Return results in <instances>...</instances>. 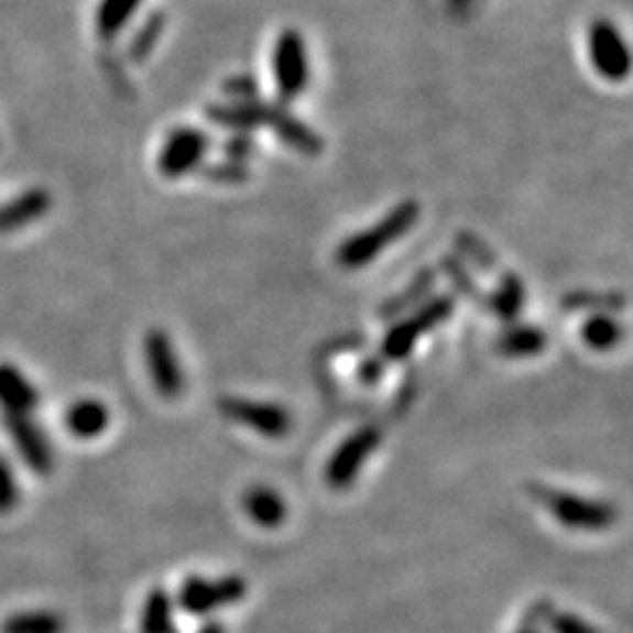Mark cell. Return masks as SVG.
<instances>
[{"label":"cell","instance_id":"19","mask_svg":"<svg viewBox=\"0 0 633 633\" xmlns=\"http://www.w3.org/2000/svg\"><path fill=\"white\" fill-rule=\"evenodd\" d=\"M547 331L533 324H514L495 338V352L506 359H531L545 352Z\"/></svg>","mask_w":633,"mask_h":633},{"label":"cell","instance_id":"9","mask_svg":"<svg viewBox=\"0 0 633 633\" xmlns=\"http://www.w3.org/2000/svg\"><path fill=\"white\" fill-rule=\"evenodd\" d=\"M143 359H146L151 383L162 400H178L186 388V375L181 371L174 342L167 331L151 329L143 336Z\"/></svg>","mask_w":633,"mask_h":633},{"label":"cell","instance_id":"25","mask_svg":"<svg viewBox=\"0 0 633 633\" xmlns=\"http://www.w3.org/2000/svg\"><path fill=\"white\" fill-rule=\"evenodd\" d=\"M564 310H585L591 315H614L626 307V298L620 292H570L560 301Z\"/></svg>","mask_w":633,"mask_h":633},{"label":"cell","instance_id":"8","mask_svg":"<svg viewBox=\"0 0 633 633\" xmlns=\"http://www.w3.org/2000/svg\"><path fill=\"white\" fill-rule=\"evenodd\" d=\"M209 137L195 127H176L162 141L157 170L165 178H181L197 172L209 153Z\"/></svg>","mask_w":633,"mask_h":633},{"label":"cell","instance_id":"20","mask_svg":"<svg viewBox=\"0 0 633 633\" xmlns=\"http://www.w3.org/2000/svg\"><path fill=\"white\" fill-rule=\"evenodd\" d=\"M141 633H178L174 622V599L167 589L155 587L146 593L139 612Z\"/></svg>","mask_w":633,"mask_h":633},{"label":"cell","instance_id":"1","mask_svg":"<svg viewBox=\"0 0 633 633\" xmlns=\"http://www.w3.org/2000/svg\"><path fill=\"white\" fill-rule=\"evenodd\" d=\"M421 219V205L415 200H404L388 211L375 226L354 232L336 249V263L346 270H359L373 263L380 253L402 240Z\"/></svg>","mask_w":633,"mask_h":633},{"label":"cell","instance_id":"3","mask_svg":"<svg viewBox=\"0 0 633 633\" xmlns=\"http://www.w3.org/2000/svg\"><path fill=\"white\" fill-rule=\"evenodd\" d=\"M454 310H456L454 296L448 294L429 296L423 305L415 307L413 313L392 324L390 331L383 338V346H380V357L385 361L406 359L413 352L415 342L421 340V336L441 327V324L454 315Z\"/></svg>","mask_w":633,"mask_h":633},{"label":"cell","instance_id":"23","mask_svg":"<svg viewBox=\"0 0 633 633\" xmlns=\"http://www.w3.org/2000/svg\"><path fill=\"white\" fill-rule=\"evenodd\" d=\"M143 0H99L97 6V33L101 41H113L118 33L132 22Z\"/></svg>","mask_w":633,"mask_h":633},{"label":"cell","instance_id":"5","mask_svg":"<svg viewBox=\"0 0 633 633\" xmlns=\"http://www.w3.org/2000/svg\"><path fill=\"white\" fill-rule=\"evenodd\" d=\"M273 78L284 103L303 97L310 83L305 39L298 29H284L273 45Z\"/></svg>","mask_w":633,"mask_h":633},{"label":"cell","instance_id":"21","mask_svg":"<svg viewBox=\"0 0 633 633\" xmlns=\"http://www.w3.org/2000/svg\"><path fill=\"white\" fill-rule=\"evenodd\" d=\"M68 624L59 610L33 608L12 612L0 624V633H66Z\"/></svg>","mask_w":633,"mask_h":633},{"label":"cell","instance_id":"37","mask_svg":"<svg viewBox=\"0 0 633 633\" xmlns=\"http://www.w3.org/2000/svg\"><path fill=\"white\" fill-rule=\"evenodd\" d=\"M516 633H537V629H533V626H526V629H519Z\"/></svg>","mask_w":633,"mask_h":633},{"label":"cell","instance_id":"11","mask_svg":"<svg viewBox=\"0 0 633 633\" xmlns=\"http://www.w3.org/2000/svg\"><path fill=\"white\" fill-rule=\"evenodd\" d=\"M587 50L596 74L605 80L620 83L631 70V54L620 29L608 20H596L587 33Z\"/></svg>","mask_w":633,"mask_h":633},{"label":"cell","instance_id":"33","mask_svg":"<svg viewBox=\"0 0 633 633\" xmlns=\"http://www.w3.org/2000/svg\"><path fill=\"white\" fill-rule=\"evenodd\" d=\"M223 153L232 162H247L257 153V141L249 132H234L230 139L223 141Z\"/></svg>","mask_w":633,"mask_h":633},{"label":"cell","instance_id":"34","mask_svg":"<svg viewBox=\"0 0 633 633\" xmlns=\"http://www.w3.org/2000/svg\"><path fill=\"white\" fill-rule=\"evenodd\" d=\"M383 373H385V359L383 357H367L357 369V375L364 385H375L378 380L383 378Z\"/></svg>","mask_w":633,"mask_h":633},{"label":"cell","instance_id":"15","mask_svg":"<svg viewBox=\"0 0 633 633\" xmlns=\"http://www.w3.org/2000/svg\"><path fill=\"white\" fill-rule=\"evenodd\" d=\"M111 425V408L97 396H80L64 411V427L80 441L97 439Z\"/></svg>","mask_w":633,"mask_h":633},{"label":"cell","instance_id":"2","mask_svg":"<svg viewBox=\"0 0 633 633\" xmlns=\"http://www.w3.org/2000/svg\"><path fill=\"white\" fill-rule=\"evenodd\" d=\"M533 495L545 504L549 514L570 531L582 533H603L614 526L618 510L605 500H593L587 495H577L570 491H556V488L533 485Z\"/></svg>","mask_w":633,"mask_h":633},{"label":"cell","instance_id":"17","mask_svg":"<svg viewBox=\"0 0 633 633\" xmlns=\"http://www.w3.org/2000/svg\"><path fill=\"white\" fill-rule=\"evenodd\" d=\"M268 106L270 101H263V99L209 103L205 113L214 124L228 127V130H234V132H251V130H257V127H265Z\"/></svg>","mask_w":633,"mask_h":633},{"label":"cell","instance_id":"26","mask_svg":"<svg viewBox=\"0 0 633 633\" xmlns=\"http://www.w3.org/2000/svg\"><path fill=\"white\" fill-rule=\"evenodd\" d=\"M624 336V327L612 315H591L582 324V340L591 350L605 352L618 346Z\"/></svg>","mask_w":633,"mask_h":633},{"label":"cell","instance_id":"29","mask_svg":"<svg viewBox=\"0 0 633 633\" xmlns=\"http://www.w3.org/2000/svg\"><path fill=\"white\" fill-rule=\"evenodd\" d=\"M22 502V485L12 462L0 454V516L12 514Z\"/></svg>","mask_w":633,"mask_h":633},{"label":"cell","instance_id":"30","mask_svg":"<svg viewBox=\"0 0 633 633\" xmlns=\"http://www.w3.org/2000/svg\"><path fill=\"white\" fill-rule=\"evenodd\" d=\"M203 176L214 186H242L249 178V170L244 162H211V165H203Z\"/></svg>","mask_w":633,"mask_h":633},{"label":"cell","instance_id":"18","mask_svg":"<svg viewBox=\"0 0 633 633\" xmlns=\"http://www.w3.org/2000/svg\"><path fill=\"white\" fill-rule=\"evenodd\" d=\"M242 506L247 516L257 523L259 528L273 531L284 526L288 516V504L280 491L270 485H251L242 498Z\"/></svg>","mask_w":633,"mask_h":633},{"label":"cell","instance_id":"31","mask_svg":"<svg viewBox=\"0 0 633 633\" xmlns=\"http://www.w3.org/2000/svg\"><path fill=\"white\" fill-rule=\"evenodd\" d=\"M547 626L552 633H603L599 626L572 612H549Z\"/></svg>","mask_w":633,"mask_h":633},{"label":"cell","instance_id":"28","mask_svg":"<svg viewBox=\"0 0 633 633\" xmlns=\"http://www.w3.org/2000/svg\"><path fill=\"white\" fill-rule=\"evenodd\" d=\"M441 270L446 273V277L450 280V284H454L465 298H469L472 303L485 307V296L479 292L477 282L469 277L467 268H465V261L460 257H444L441 259Z\"/></svg>","mask_w":633,"mask_h":633},{"label":"cell","instance_id":"27","mask_svg":"<svg viewBox=\"0 0 633 633\" xmlns=\"http://www.w3.org/2000/svg\"><path fill=\"white\" fill-rule=\"evenodd\" d=\"M456 247L460 251V257L469 263H474L479 270H495L498 265V257L493 253V249L488 247L479 234L474 232H469V230H460L456 234Z\"/></svg>","mask_w":633,"mask_h":633},{"label":"cell","instance_id":"32","mask_svg":"<svg viewBox=\"0 0 633 633\" xmlns=\"http://www.w3.org/2000/svg\"><path fill=\"white\" fill-rule=\"evenodd\" d=\"M221 89H223V95H226L230 101H257V99H261V95H259V83L253 80L251 76H247V74L226 78L223 85H221Z\"/></svg>","mask_w":633,"mask_h":633},{"label":"cell","instance_id":"14","mask_svg":"<svg viewBox=\"0 0 633 633\" xmlns=\"http://www.w3.org/2000/svg\"><path fill=\"white\" fill-rule=\"evenodd\" d=\"M52 209V195L45 188H29L12 200L0 205V234L24 230L26 226L41 221Z\"/></svg>","mask_w":633,"mask_h":633},{"label":"cell","instance_id":"7","mask_svg":"<svg viewBox=\"0 0 633 633\" xmlns=\"http://www.w3.org/2000/svg\"><path fill=\"white\" fill-rule=\"evenodd\" d=\"M219 411L228 421L244 425L265 439H284L294 429L292 413L275 402L249 400V396H223V400H219Z\"/></svg>","mask_w":633,"mask_h":633},{"label":"cell","instance_id":"4","mask_svg":"<svg viewBox=\"0 0 633 633\" xmlns=\"http://www.w3.org/2000/svg\"><path fill=\"white\" fill-rule=\"evenodd\" d=\"M247 580L240 575H223L209 580L203 575H190L178 587L176 603L178 608L193 614V618H205L221 608L240 603L247 596Z\"/></svg>","mask_w":633,"mask_h":633},{"label":"cell","instance_id":"13","mask_svg":"<svg viewBox=\"0 0 633 633\" xmlns=\"http://www.w3.org/2000/svg\"><path fill=\"white\" fill-rule=\"evenodd\" d=\"M39 406L41 392L26 373L12 361H0V408L3 413L33 415Z\"/></svg>","mask_w":633,"mask_h":633},{"label":"cell","instance_id":"35","mask_svg":"<svg viewBox=\"0 0 633 633\" xmlns=\"http://www.w3.org/2000/svg\"><path fill=\"white\" fill-rule=\"evenodd\" d=\"M197 633H226V626H223V622L207 620L200 629H197Z\"/></svg>","mask_w":633,"mask_h":633},{"label":"cell","instance_id":"12","mask_svg":"<svg viewBox=\"0 0 633 633\" xmlns=\"http://www.w3.org/2000/svg\"><path fill=\"white\" fill-rule=\"evenodd\" d=\"M265 127H270V130L282 139L284 146H288L305 157H315L324 151L321 137L315 130H310V127H307L301 118L288 113L282 103L268 106Z\"/></svg>","mask_w":633,"mask_h":633},{"label":"cell","instance_id":"10","mask_svg":"<svg viewBox=\"0 0 633 633\" xmlns=\"http://www.w3.org/2000/svg\"><path fill=\"white\" fill-rule=\"evenodd\" d=\"M3 425L8 437L20 454L22 462L31 469L33 474L50 477L54 472V448L45 434V429L33 421V415H17L3 413Z\"/></svg>","mask_w":633,"mask_h":633},{"label":"cell","instance_id":"24","mask_svg":"<svg viewBox=\"0 0 633 633\" xmlns=\"http://www.w3.org/2000/svg\"><path fill=\"white\" fill-rule=\"evenodd\" d=\"M167 29V14L162 10L151 12L146 20L141 22V26L137 29V33L127 43V57L132 62H146L151 57L153 47L157 45V41L162 39V33Z\"/></svg>","mask_w":633,"mask_h":633},{"label":"cell","instance_id":"6","mask_svg":"<svg viewBox=\"0 0 633 633\" xmlns=\"http://www.w3.org/2000/svg\"><path fill=\"white\" fill-rule=\"evenodd\" d=\"M380 441H383V434H380V429L373 425L352 432L348 439H342V444L327 460V467H324V481H327L334 491H346V488H350L357 481L367 460L378 450Z\"/></svg>","mask_w":633,"mask_h":633},{"label":"cell","instance_id":"22","mask_svg":"<svg viewBox=\"0 0 633 633\" xmlns=\"http://www.w3.org/2000/svg\"><path fill=\"white\" fill-rule=\"evenodd\" d=\"M526 305V286L514 273H504L491 296H485V310H491L500 321H514Z\"/></svg>","mask_w":633,"mask_h":633},{"label":"cell","instance_id":"16","mask_svg":"<svg viewBox=\"0 0 633 633\" xmlns=\"http://www.w3.org/2000/svg\"><path fill=\"white\" fill-rule=\"evenodd\" d=\"M434 286H437V273L432 268H423L400 294L390 296L383 305L378 307V317L383 321H396L413 313L415 307L423 305L429 296H434Z\"/></svg>","mask_w":633,"mask_h":633},{"label":"cell","instance_id":"36","mask_svg":"<svg viewBox=\"0 0 633 633\" xmlns=\"http://www.w3.org/2000/svg\"><path fill=\"white\" fill-rule=\"evenodd\" d=\"M450 6H454L456 12H465L469 6V0H450Z\"/></svg>","mask_w":633,"mask_h":633}]
</instances>
